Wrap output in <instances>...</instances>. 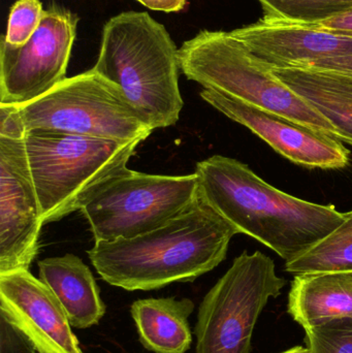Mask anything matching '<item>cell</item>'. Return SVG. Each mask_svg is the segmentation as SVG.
Wrapping results in <instances>:
<instances>
[{
	"mask_svg": "<svg viewBox=\"0 0 352 353\" xmlns=\"http://www.w3.org/2000/svg\"><path fill=\"white\" fill-rule=\"evenodd\" d=\"M202 201L240 234L293 261L338 228L346 213L275 188L237 159L214 155L196 163Z\"/></svg>",
	"mask_w": 352,
	"mask_h": 353,
	"instance_id": "obj_1",
	"label": "cell"
},
{
	"mask_svg": "<svg viewBox=\"0 0 352 353\" xmlns=\"http://www.w3.org/2000/svg\"><path fill=\"white\" fill-rule=\"evenodd\" d=\"M239 230L200 199L189 211L152 232L95 242L87 251L99 275L128 292L192 282L220 265Z\"/></svg>",
	"mask_w": 352,
	"mask_h": 353,
	"instance_id": "obj_2",
	"label": "cell"
},
{
	"mask_svg": "<svg viewBox=\"0 0 352 353\" xmlns=\"http://www.w3.org/2000/svg\"><path fill=\"white\" fill-rule=\"evenodd\" d=\"M93 70L121 89L153 130L177 123L184 105L179 49L148 12L130 10L105 23Z\"/></svg>",
	"mask_w": 352,
	"mask_h": 353,
	"instance_id": "obj_3",
	"label": "cell"
},
{
	"mask_svg": "<svg viewBox=\"0 0 352 353\" xmlns=\"http://www.w3.org/2000/svg\"><path fill=\"white\" fill-rule=\"evenodd\" d=\"M188 80L339 139L334 126L231 31L200 30L179 49ZM340 140V139H339Z\"/></svg>",
	"mask_w": 352,
	"mask_h": 353,
	"instance_id": "obj_4",
	"label": "cell"
},
{
	"mask_svg": "<svg viewBox=\"0 0 352 353\" xmlns=\"http://www.w3.org/2000/svg\"><path fill=\"white\" fill-rule=\"evenodd\" d=\"M25 146L43 225L85 205L110 179L127 169L142 141H115L32 130Z\"/></svg>",
	"mask_w": 352,
	"mask_h": 353,
	"instance_id": "obj_5",
	"label": "cell"
},
{
	"mask_svg": "<svg viewBox=\"0 0 352 353\" xmlns=\"http://www.w3.org/2000/svg\"><path fill=\"white\" fill-rule=\"evenodd\" d=\"M16 109L25 134L41 130L143 142L153 132L121 89L93 68L64 79L39 99Z\"/></svg>",
	"mask_w": 352,
	"mask_h": 353,
	"instance_id": "obj_6",
	"label": "cell"
},
{
	"mask_svg": "<svg viewBox=\"0 0 352 353\" xmlns=\"http://www.w3.org/2000/svg\"><path fill=\"white\" fill-rule=\"evenodd\" d=\"M198 176L151 175L124 170L81 208L95 242L147 234L200 203Z\"/></svg>",
	"mask_w": 352,
	"mask_h": 353,
	"instance_id": "obj_7",
	"label": "cell"
},
{
	"mask_svg": "<svg viewBox=\"0 0 352 353\" xmlns=\"http://www.w3.org/2000/svg\"><path fill=\"white\" fill-rule=\"evenodd\" d=\"M285 285L270 257L260 251L242 253L200 303L196 353L251 352L260 313Z\"/></svg>",
	"mask_w": 352,
	"mask_h": 353,
	"instance_id": "obj_8",
	"label": "cell"
},
{
	"mask_svg": "<svg viewBox=\"0 0 352 353\" xmlns=\"http://www.w3.org/2000/svg\"><path fill=\"white\" fill-rule=\"evenodd\" d=\"M80 21L53 3L34 34L21 46L0 39V105H22L39 99L66 79Z\"/></svg>",
	"mask_w": 352,
	"mask_h": 353,
	"instance_id": "obj_9",
	"label": "cell"
},
{
	"mask_svg": "<svg viewBox=\"0 0 352 353\" xmlns=\"http://www.w3.org/2000/svg\"><path fill=\"white\" fill-rule=\"evenodd\" d=\"M43 225L25 140L0 136V274L29 271Z\"/></svg>",
	"mask_w": 352,
	"mask_h": 353,
	"instance_id": "obj_10",
	"label": "cell"
},
{
	"mask_svg": "<svg viewBox=\"0 0 352 353\" xmlns=\"http://www.w3.org/2000/svg\"><path fill=\"white\" fill-rule=\"evenodd\" d=\"M200 97L296 165L322 170L349 165L351 153L338 138L217 91L203 89Z\"/></svg>",
	"mask_w": 352,
	"mask_h": 353,
	"instance_id": "obj_11",
	"label": "cell"
},
{
	"mask_svg": "<svg viewBox=\"0 0 352 353\" xmlns=\"http://www.w3.org/2000/svg\"><path fill=\"white\" fill-rule=\"evenodd\" d=\"M0 312L37 353H84L53 290L27 270L0 274Z\"/></svg>",
	"mask_w": 352,
	"mask_h": 353,
	"instance_id": "obj_12",
	"label": "cell"
},
{
	"mask_svg": "<svg viewBox=\"0 0 352 353\" xmlns=\"http://www.w3.org/2000/svg\"><path fill=\"white\" fill-rule=\"evenodd\" d=\"M231 33L273 68H305L320 60L352 55V37L315 25L264 17Z\"/></svg>",
	"mask_w": 352,
	"mask_h": 353,
	"instance_id": "obj_13",
	"label": "cell"
},
{
	"mask_svg": "<svg viewBox=\"0 0 352 353\" xmlns=\"http://www.w3.org/2000/svg\"><path fill=\"white\" fill-rule=\"evenodd\" d=\"M37 265L39 279L53 290L72 327L86 330L99 325L107 307L92 272L80 257L68 253L43 259Z\"/></svg>",
	"mask_w": 352,
	"mask_h": 353,
	"instance_id": "obj_14",
	"label": "cell"
},
{
	"mask_svg": "<svg viewBox=\"0 0 352 353\" xmlns=\"http://www.w3.org/2000/svg\"><path fill=\"white\" fill-rule=\"evenodd\" d=\"M273 72L334 126L341 141L352 145V74L318 68Z\"/></svg>",
	"mask_w": 352,
	"mask_h": 353,
	"instance_id": "obj_15",
	"label": "cell"
},
{
	"mask_svg": "<svg viewBox=\"0 0 352 353\" xmlns=\"http://www.w3.org/2000/svg\"><path fill=\"white\" fill-rule=\"evenodd\" d=\"M289 313L304 330L352 319V273L296 276L289 294Z\"/></svg>",
	"mask_w": 352,
	"mask_h": 353,
	"instance_id": "obj_16",
	"label": "cell"
},
{
	"mask_svg": "<svg viewBox=\"0 0 352 353\" xmlns=\"http://www.w3.org/2000/svg\"><path fill=\"white\" fill-rule=\"evenodd\" d=\"M194 303L190 299H145L130 307L140 342L154 353H186L191 347L189 317Z\"/></svg>",
	"mask_w": 352,
	"mask_h": 353,
	"instance_id": "obj_17",
	"label": "cell"
},
{
	"mask_svg": "<svg viewBox=\"0 0 352 353\" xmlns=\"http://www.w3.org/2000/svg\"><path fill=\"white\" fill-rule=\"evenodd\" d=\"M293 275L352 273V211L344 221L309 250L285 263Z\"/></svg>",
	"mask_w": 352,
	"mask_h": 353,
	"instance_id": "obj_18",
	"label": "cell"
},
{
	"mask_svg": "<svg viewBox=\"0 0 352 353\" xmlns=\"http://www.w3.org/2000/svg\"><path fill=\"white\" fill-rule=\"evenodd\" d=\"M265 17L301 24H318L352 10V0H258Z\"/></svg>",
	"mask_w": 352,
	"mask_h": 353,
	"instance_id": "obj_19",
	"label": "cell"
},
{
	"mask_svg": "<svg viewBox=\"0 0 352 353\" xmlns=\"http://www.w3.org/2000/svg\"><path fill=\"white\" fill-rule=\"evenodd\" d=\"M305 332L310 353H352L351 319H336Z\"/></svg>",
	"mask_w": 352,
	"mask_h": 353,
	"instance_id": "obj_20",
	"label": "cell"
},
{
	"mask_svg": "<svg viewBox=\"0 0 352 353\" xmlns=\"http://www.w3.org/2000/svg\"><path fill=\"white\" fill-rule=\"evenodd\" d=\"M43 12L41 0H17L8 16L6 41L12 46L27 43L39 28Z\"/></svg>",
	"mask_w": 352,
	"mask_h": 353,
	"instance_id": "obj_21",
	"label": "cell"
},
{
	"mask_svg": "<svg viewBox=\"0 0 352 353\" xmlns=\"http://www.w3.org/2000/svg\"><path fill=\"white\" fill-rule=\"evenodd\" d=\"M314 25L320 28L339 33V34L352 37V10Z\"/></svg>",
	"mask_w": 352,
	"mask_h": 353,
	"instance_id": "obj_22",
	"label": "cell"
},
{
	"mask_svg": "<svg viewBox=\"0 0 352 353\" xmlns=\"http://www.w3.org/2000/svg\"><path fill=\"white\" fill-rule=\"evenodd\" d=\"M318 68V70H334V72L352 74V55L320 60V61L312 64L309 68Z\"/></svg>",
	"mask_w": 352,
	"mask_h": 353,
	"instance_id": "obj_23",
	"label": "cell"
},
{
	"mask_svg": "<svg viewBox=\"0 0 352 353\" xmlns=\"http://www.w3.org/2000/svg\"><path fill=\"white\" fill-rule=\"evenodd\" d=\"M149 10L165 12H178L183 10L187 0H136Z\"/></svg>",
	"mask_w": 352,
	"mask_h": 353,
	"instance_id": "obj_24",
	"label": "cell"
},
{
	"mask_svg": "<svg viewBox=\"0 0 352 353\" xmlns=\"http://www.w3.org/2000/svg\"><path fill=\"white\" fill-rule=\"evenodd\" d=\"M281 353H310L307 347H303V346H297V347L291 348V350H287V352Z\"/></svg>",
	"mask_w": 352,
	"mask_h": 353,
	"instance_id": "obj_25",
	"label": "cell"
}]
</instances>
